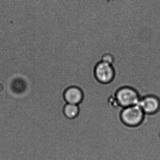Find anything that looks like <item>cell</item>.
<instances>
[{
    "instance_id": "cell-1",
    "label": "cell",
    "mask_w": 160,
    "mask_h": 160,
    "mask_svg": "<svg viewBox=\"0 0 160 160\" xmlns=\"http://www.w3.org/2000/svg\"><path fill=\"white\" fill-rule=\"evenodd\" d=\"M146 114L138 105L124 108L121 113V119L123 123L129 127H137L142 124Z\"/></svg>"
},
{
    "instance_id": "cell-2",
    "label": "cell",
    "mask_w": 160,
    "mask_h": 160,
    "mask_svg": "<svg viewBox=\"0 0 160 160\" xmlns=\"http://www.w3.org/2000/svg\"><path fill=\"white\" fill-rule=\"evenodd\" d=\"M116 98L119 105L124 108L138 104L141 97L135 89L125 87L118 90L116 93Z\"/></svg>"
},
{
    "instance_id": "cell-3",
    "label": "cell",
    "mask_w": 160,
    "mask_h": 160,
    "mask_svg": "<svg viewBox=\"0 0 160 160\" xmlns=\"http://www.w3.org/2000/svg\"><path fill=\"white\" fill-rule=\"evenodd\" d=\"M94 74L98 82L102 84H109L114 80L116 71L114 65L100 60L94 66Z\"/></svg>"
},
{
    "instance_id": "cell-4",
    "label": "cell",
    "mask_w": 160,
    "mask_h": 160,
    "mask_svg": "<svg viewBox=\"0 0 160 160\" xmlns=\"http://www.w3.org/2000/svg\"><path fill=\"white\" fill-rule=\"evenodd\" d=\"M138 105L146 115H155L160 111V99L155 95L142 97Z\"/></svg>"
},
{
    "instance_id": "cell-5",
    "label": "cell",
    "mask_w": 160,
    "mask_h": 160,
    "mask_svg": "<svg viewBox=\"0 0 160 160\" xmlns=\"http://www.w3.org/2000/svg\"><path fill=\"white\" fill-rule=\"evenodd\" d=\"M64 98L67 103L79 105L83 101L84 94L82 90L78 87H71L65 91Z\"/></svg>"
},
{
    "instance_id": "cell-6",
    "label": "cell",
    "mask_w": 160,
    "mask_h": 160,
    "mask_svg": "<svg viewBox=\"0 0 160 160\" xmlns=\"http://www.w3.org/2000/svg\"><path fill=\"white\" fill-rule=\"evenodd\" d=\"M80 112L78 105L67 103L63 109V113L66 118L69 119H74L78 117Z\"/></svg>"
},
{
    "instance_id": "cell-7",
    "label": "cell",
    "mask_w": 160,
    "mask_h": 160,
    "mask_svg": "<svg viewBox=\"0 0 160 160\" xmlns=\"http://www.w3.org/2000/svg\"><path fill=\"white\" fill-rule=\"evenodd\" d=\"M100 60L115 66V58L114 56L110 53H106L101 57Z\"/></svg>"
}]
</instances>
